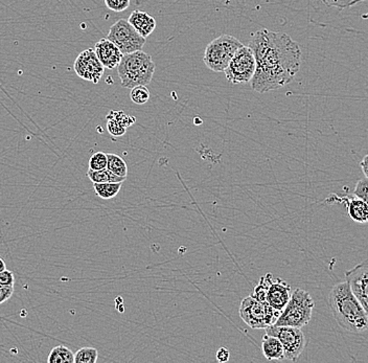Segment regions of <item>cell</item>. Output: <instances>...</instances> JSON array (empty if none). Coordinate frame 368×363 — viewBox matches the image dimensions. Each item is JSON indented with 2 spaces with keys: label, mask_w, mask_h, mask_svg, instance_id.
Returning a JSON list of instances; mask_svg holds the SVG:
<instances>
[{
  "label": "cell",
  "mask_w": 368,
  "mask_h": 363,
  "mask_svg": "<svg viewBox=\"0 0 368 363\" xmlns=\"http://www.w3.org/2000/svg\"><path fill=\"white\" fill-rule=\"evenodd\" d=\"M266 334L279 338L283 344V357L287 360L297 361L305 348V337L299 328L271 324L265 329Z\"/></svg>",
  "instance_id": "cell-7"
},
{
  "label": "cell",
  "mask_w": 368,
  "mask_h": 363,
  "mask_svg": "<svg viewBox=\"0 0 368 363\" xmlns=\"http://www.w3.org/2000/svg\"><path fill=\"white\" fill-rule=\"evenodd\" d=\"M88 178L91 180L92 184H105V182H124L126 177H120L112 173L107 168H102L100 171H92L89 170L87 172Z\"/></svg>",
  "instance_id": "cell-18"
},
{
  "label": "cell",
  "mask_w": 368,
  "mask_h": 363,
  "mask_svg": "<svg viewBox=\"0 0 368 363\" xmlns=\"http://www.w3.org/2000/svg\"><path fill=\"white\" fill-rule=\"evenodd\" d=\"M150 96V91L147 86H136L131 90V101L133 102L134 104H138V105H144V104L148 103Z\"/></svg>",
  "instance_id": "cell-23"
},
{
  "label": "cell",
  "mask_w": 368,
  "mask_h": 363,
  "mask_svg": "<svg viewBox=\"0 0 368 363\" xmlns=\"http://www.w3.org/2000/svg\"><path fill=\"white\" fill-rule=\"evenodd\" d=\"M48 363H74V354L72 350L64 346H57L50 351Z\"/></svg>",
  "instance_id": "cell-19"
},
{
  "label": "cell",
  "mask_w": 368,
  "mask_h": 363,
  "mask_svg": "<svg viewBox=\"0 0 368 363\" xmlns=\"http://www.w3.org/2000/svg\"><path fill=\"white\" fill-rule=\"evenodd\" d=\"M107 118H112L126 129H128L130 126L133 125L136 122V118L133 116H129V114L125 113L124 111H114V110L108 113Z\"/></svg>",
  "instance_id": "cell-24"
},
{
  "label": "cell",
  "mask_w": 368,
  "mask_h": 363,
  "mask_svg": "<svg viewBox=\"0 0 368 363\" xmlns=\"http://www.w3.org/2000/svg\"><path fill=\"white\" fill-rule=\"evenodd\" d=\"M107 130L112 136H116V138L124 135L127 131L126 128L122 127L120 124L112 118H107Z\"/></svg>",
  "instance_id": "cell-29"
},
{
  "label": "cell",
  "mask_w": 368,
  "mask_h": 363,
  "mask_svg": "<svg viewBox=\"0 0 368 363\" xmlns=\"http://www.w3.org/2000/svg\"><path fill=\"white\" fill-rule=\"evenodd\" d=\"M105 5L110 11L120 13L130 7L131 0H104Z\"/></svg>",
  "instance_id": "cell-27"
},
{
  "label": "cell",
  "mask_w": 368,
  "mask_h": 363,
  "mask_svg": "<svg viewBox=\"0 0 368 363\" xmlns=\"http://www.w3.org/2000/svg\"><path fill=\"white\" fill-rule=\"evenodd\" d=\"M240 40L230 35H221L205 48L203 62L215 72H224L235 53L242 47Z\"/></svg>",
  "instance_id": "cell-5"
},
{
  "label": "cell",
  "mask_w": 368,
  "mask_h": 363,
  "mask_svg": "<svg viewBox=\"0 0 368 363\" xmlns=\"http://www.w3.org/2000/svg\"><path fill=\"white\" fill-rule=\"evenodd\" d=\"M14 284H15V276H14L13 272L7 270L0 272V285L14 286Z\"/></svg>",
  "instance_id": "cell-30"
},
{
  "label": "cell",
  "mask_w": 368,
  "mask_h": 363,
  "mask_svg": "<svg viewBox=\"0 0 368 363\" xmlns=\"http://www.w3.org/2000/svg\"><path fill=\"white\" fill-rule=\"evenodd\" d=\"M321 1H323L327 7L343 10L359 5V3L367 1V0H321Z\"/></svg>",
  "instance_id": "cell-26"
},
{
  "label": "cell",
  "mask_w": 368,
  "mask_h": 363,
  "mask_svg": "<svg viewBox=\"0 0 368 363\" xmlns=\"http://www.w3.org/2000/svg\"><path fill=\"white\" fill-rule=\"evenodd\" d=\"M261 350L267 360H283V348L277 337L266 334L263 337Z\"/></svg>",
  "instance_id": "cell-16"
},
{
  "label": "cell",
  "mask_w": 368,
  "mask_h": 363,
  "mask_svg": "<svg viewBox=\"0 0 368 363\" xmlns=\"http://www.w3.org/2000/svg\"><path fill=\"white\" fill-rule=\"evenodd\" d=\"M217 360L219 361V362H227V361L229 360V357H230V353H229V351L227 350L226 348H220L218 350V352H217Z\"/></svg>",
  "instance_id": "cell-32"
},
{
  "label": "cell",
  "mask_w": 368,
  "mask_h": 363,
  "mask_svg": "<svg viewBox=\"0 0 368 363\" xmlns=\"http://www.w3.org/2000/svg\"><path fill=\"white\" fill-rule=\"evenodd\" d=\"M281 313V311L274 310L268 302H259L252 296L244 298L241 302L240 318L255 330L274 324Z\"/></svg>",
  "instance_id": "cell-6"
},
{
  "label": "cell",
  "mask_w": 368,
  "mask_h": 363,
  "mask_svg": "<svg viewBox=\"0 0 368 363\" xmlns=\"http://www.w3.org/2000/svg\"><path fill=\"white\" fill-rule=\"evenodd\" d=\"M107 39L120 48L122 55L142 51L146 44V38L142 37L126 19L118 20L110 28Z\"/></svg>",
  "instance_id": "cell-9"
},
{
  "label": "cell",
  "mask_w": 368,
  "mask_h": 363,
  "mask_svg": "<svg viewBox=\"0 0 368 363\" xmlns=\"http://www.w3.org/2000/svg\"><path fill=\"white\" fill-rule=\"evenodd\" d=\"M329 307L337 324L351 333L365 332L368 329V313L354 296L349 285L338 283L329 294Z\"/></svg>",
  "instance_id": "cell-2"
},
{
  "label": "cell",
  "mask_w": 368,
  "mask_h": 363,
  "mask_svg": "<svg viewBox=\"0 0 368 363\" xmlns=\"http://www.w3.org/2000/svg\"><path fill=\"white\" fill-rule=\"evenodd\" d=\"M341 202L345 204L347 206V214L351 217L353 221L357 223L365 224L368 223V204L360 198L356 197H339L337 195H331L327 202Z\"/></svg>",
  "instance_id": "cell-14"
},
{
  "label": "cell",
  "mask_w": 368,
  "mask_h": 363,
  "mask_svg": "<svg viewBox=\"0 0 368 363\" xmlns=\"http://www.w3.org/2000/svg\"><path fill=\"white\" fill-rule=\"evenodd\" d=\"M248 45L257 63L250 81L255 91L266 94L283 88L301 69V46L288 34L261 29L253 34Z\"/></svg>",
  "instance_id": "cell-1"
},
{
  "label": "cell",
  "mask_w": 368,
  "mask_h": 363,
  "mask_svg": "<svg viewBox=\"0 0 368 363\" xmlns=\"http://www.w3.org/2000/svg\"><path fill=\"white\" fill-rule=\"evenodd\" d=\"M14 294V286H3L0 285V305L9 300Z\"/></svg>",
  "instance_id": "cell-31"
},
{
  "label": "cell",
  "mask_w": 368,
  "mask_h": 363,
  "mask_svg": "<svg viewBox=\"0 0 368 363\" xmlns=\"http://www.w3.org/2000/svg\"><path fill=\"white\" fill-rule=\"evenodd\" d=\"M107 168V154L104 152H96L89 160V170L100 171Z\"/></svg>",
  "instance_id": "cell-25"
},
{
  "label": "cell",
  "mask_w": 368,
  "mask_h": 363,
  "mask_svg": "<svg viewBox=\"0 0 368 363\" xmlns=\"http://www.w3.org/2000/svg\"><path fill=\"white\" fill-rule=\"evenodd\" d=\"M345 280L354 296L368 313V260L358 264L345 272Z\"/></svg>",
  "instance_id": "cell-11"
},
{
  "label": "cell",
  "mask_w": 368,
  "mask_h": 363,
  "mask_svg": "<svg viewBox=\"0 0 368 363\" xmlns=\"http://www.w3.org/2000/svg\"><path fill=\"white\" fill-rule=\"evenodd\" d=\"M98 350L94 348H82L74 354L76 363H96L98 361Z\"/></svg>",
  "instance_id": "cell-22"
},
{
  "label": "cell",
  "mask_w": 368,
  "mask_h": 363,
  "mask_svg": "<svg viewBox=\"0 0 368 363\" xmlns=\"http://www.w3.org/2000/svg\"><path fill=\"white\" fill-rule=\"evenodd\" d=\"M7 270V268H6L5 261H3V258H0V272H3V270Z\"/></svg>",
  "instance_id": "cell-34"
},
{
  "label": "cell",
  "mask_w": 368,
  "mask_h": 363,
  "mask_svg": "<svg viewBox=\"0 0 368 363\" xmlns=\"http://www.w3.org/2000/svg\"><path fill=\"white\" fill-rule=\"evenodd\" d=\"M107 168L120 177L127 178L128 176V166H127L126 162L116 154H107Z\"/></svg>",
  "instance_id": "cell-20"
},
{
  "label": "cell",
  "mask_w": 368,
  "mask_h": 363,
  "mask_svg": "<svg viewBox=\"0 0 368 363\" xmlns=\"http://www.w3.org/2000/svg\"><path fill=\"white\" fill-rule=\"evenodd\" d=\"M354 195L356 197L365 201L368 204V178L365 177L364 179L359 180L356 184L355 190H354Z\"/></svg>",
  "instance_id": "cell-28"
},
{
  "label": "cell",
  "mask_w": 368,
  "mask_h": 363,
  "mask_svg": "<svg viewBox=\"0 0 368 363\" xmlns=\"http://www.w3.org/2000/svg\"><path fill=\"white\" fill-rule=\"evenodd\" d=\"M94 52L105 68L114 69L118 67L122 58L120 48L107 38L100 39L94 45Z\"/></svg>",
  "instance_id": "cell-12"
},
{
  "label": "cell",
  "mask_w": 368,
  "mask_h": 363,
  "mask_svg": "<svg viewBox=\"0 0 368 363\" xmlns=\"http://www.w3.org/2000/svg\"><path fill=\"white\" fill-rule=\"evenodd\" d=\"M272 278L273 276L270 274L261 278L259 285L255 287L250 296H252L255 300H259V302H266L267 290H268L269 286L272 283Z\"/></svg>",
  "instance_id": "cell-21"
},
{
  "label": "cell",
  "mask_w": 368,
  "mask_h": 363,
  "mask_svg": "<svg viewBox=\"0 0 368 363\" xmlns=\"http://www.w3.org/2000/svg\"><path fill=\"white\" fill-rule=\"evenodd\" d=\"M122 186V182H105V184H94V188L98 197L108 200L118 195Z\"/></svg>",
  "instance_id": "cell-17"
},
{
  "label": "cell",
  "mask_w": 368,
  "mask_h": 363,
  "mask_svg": "<svg viewBox=\"0 0 368 363\" xmlns=\"http://www.w3.org/2000/svg\"><path fill=\"white\" fill-rule=\"evenodd\" d=\"M255 58L249 45H243L231 59L224 70L227 81L232 84H244L251 81L255 72Z\"/></svg>",
  "instance_id": "cell-8"
},
{
  "label": "cell",
  "mask_w": 368,
  "mask_h": 363,
  "mask_svg": "<svg viewBox=\"0 0 368 363\" xmlns=\"http://www.w3.org/2000/svg\"><path fill=\"white\" fill-rule=\"evenodd\" d=\"M154 61L149 54L142 51L122 55L118 66V74L124 88L148 86L155 74Z\"/></svg>",
  "instance_id": "cell-3"
},
{
  "label": "cell",
  "mask_w": 368,
  "mask_h": 363,
  "mask_svg": "<svg viewBox=\"0 0 368 363\" xmlns=\"http://www.w3.org/2000/svg\"><path fill=\"white\" fill-rule=\"evenodd\" d=\"M360 166H361L362 172H363L364 175L368 178V154L362 160Z\"/></svg>",
  "instance_id": "cell-33"
},
{
  "label": "cell",
  "mask_w": 368,
  "mask_h": 363,
  "mask_svg": "<svg viewBox=\"0 0 368 363\" xmlns=\"http://www.w3.org/2000/svg\"><path fill=\"white\" fill-rule=\"evenodd\" d=\"M129 23L142 37L148 38L156 29V20L146 12L134 11L128 18Z\"/></svg>",
  "instance_id": "cell-15"
},
{
  "label": "cell",
  "mask_w": 368,
  "mask_h": 363,
  "mask_svg": "<svg viewBox=\"0 0 368 363\" xmlns=\"http://www.w3.org/2000/svg\"><path fill=\"white\" fill-rule=\"evenodd\" d=\"M74 68L78 77L94 84H98L100 81L105 72L104 66L92 48L85 50L78 56Z\"/></svg>",
  "instance_id": "cell-10"
},
{
  "label": "cell",
  "mask_w": 368,
  "mask_h": 363,
  "mask_svg": "<svg viewBox=\"0 0 368 363\" xmlns=\"http://www.w3.org/2000/svg\"><path fill=\"white\" fill-rule=\"evenodd\" d=\"M291 294H292V290H291L290 285L287 284L281 278H277L275 282L272 280L267 290L266 302L274 310L281 312L290 300Z\"/></svg>",
  "instance_id": "cell-13"
},
{
  "label": "cell",
  "mask_w": 368,
  "mask_h": 363,
  "mask_svg": "<svg viewBox=\"0 0 368 363\" xmlns=\"http://www.w3.org/2000/svg\"><path fill=\"white\" fill-rule=\"evenodd\" d=\"M314 307L315 302L311 294L303 289L296 288L291 294L290 300L281 311V316L274 324L301 329L307 326L311 320Z\"/></svg>",
  "instance_id": "cell-4"
}]
</instances>
